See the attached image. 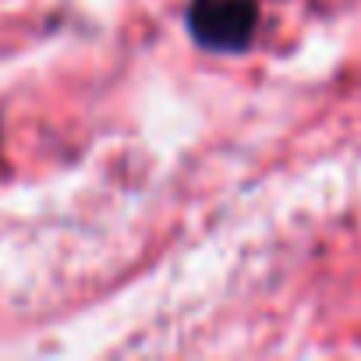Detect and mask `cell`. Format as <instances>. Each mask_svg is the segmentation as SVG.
Listing matches in <instances>:
<instances>
[{"mask_svg": "<svg viewBox=\"0 0 361 361\" xmlns=\"http://www.w3.org/2000/svg\"><path fill=\"white\" fill-rule=\"evenodd\" d=\"M259 25V0H192L188 29L206 50H245Z\"/></svg>", "mask_w": 361, "mask_h": 361, "instance_id": "6da1fadb", "label": "cell"}]
</instances>
